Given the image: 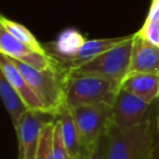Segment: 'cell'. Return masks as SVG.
<instances>
[{"label": "cell", "mask_w": 159, "mask_h": 159, "mask_svg": "<svg viewBox=\"0 0 159 159\" xmlns=\"http://www.w3.org/2000/svg\"><path fill=\"white\" fill-rule=\"evenodd\" d=\"M106 135V159H154L159 145L154 118L133 128L111 124Z\"/></svg>", "instance_id": "6da1fadb"}, {"label": "cell", "mask_w": 159, "mask_h": 159, "mask_svg": "<svg viewBox=\"0 0 159 159\" xmlns=\"http://www.w3.org/2000/svg\"><path fill=\"white\" fill-rule=\"evenodd\" d=\"M120 82L94 75L68 72L65 88V103L70 108L91 104L112 106Z\"/></svg>", "instance_id": "7a4b0ae2"}, {"label": "cell", "mask_w": 159, "mask_h": 159, "mask_svg": "<svg viewBox=\"0 0 159 159\" xmlns=\"http://www.w3.org/2000/svg\"><path fill=\"white\" fill-rule=\"evenodd\" d=\"M10 60L20 71V73L26 78L40 101L46 107L47 112L56 116L58 109L66 104L65 88L68 71L61 67L58 63L47 70H37L20 61L12 58Z\"/></svg>", "instance_id": "3957f363"}, {"label": "cell", "mask_w": 159, "mask_h": 159, "mask_svg": "<svg viewBox=\"0 0 159 159\" xmlns=\"http://www.w3.org/2000/svg\"><path fill=\"white\" fill-rule=\"evenodd\" d=\"M133 35L134 34H132L128 40L117 45L116 47L91 58L87 62L72 67L71 70H68V72L94 75L122 82V80L129 72Z\"/></svg>", "instance_id": "277c9868"}, {"label": "cell", "mask_w": 159, "mask_h": 159, "mask_svg": "<svg viewBox=\"0 0 159 159\" xmlns=\"http://www.w3.org/2000/svg\"><path fill=\"white\" fill-rule=\"evenodd\" d=\"M76 123L81 142L91 154L103 135H106L112 119V106L91 104L70 108Z\"/></svg>", "instance_id": "5b68a950"}, {"label": "cell", "mask_w": 159, "mask_h": 159, "mask_svg": "<svg viewBox=\"0 0 159 159\" xmlns=\"http://www.w3.org/2000/svg\"><path fill=\"white\" fill-rule=\"evenodd\" d=\"M155 103H147L133 93L119 88L112 104L111 124L118 128H133L153 118Z\"/></svg>", "instance_id": "8992f818"}, {"label": "cell", "mask_w": 159, "mask_h": 159, "mask_svg": "<svg viewBox=\"0 0 159 159\" xmlns=\"http://www.w3.org/2000/svg\"><path fill=\"white\" fill-rule=\"evenodd\" d=\"M0 53L37 70H47L57 65V62L50 55H47V52L32 50L16 40L2 27H0Z\"/></svg>", "instance_id": "52a82bcc"}, {"label": "cell", "mask_w": 159, "mask_h": 159, "mask_svg": "<svg viewBox=\"0 0 159 159\" xmlns=\"http://www.w3.org/2000/svg\"><path fill=\"white\" fill-rule=\"evenodd\" d=\"M83 35L73 27L62 30L57 37L50 43H42L47 55H50L61 67L67 70L68 65L76 56L80 47L84 43Z\"/></svg>", "instance_id": "ba28073f"}, {"label": "cell", "mask_w": 159, "mask_h": 159, "mask_svg": "<svg viewBox=\"0 0 159 159\" xmlns=\"http://www.w3.org/2000/svg\"><path fill=\"white\" fill-rule=\"evenodd\" d=\"M129 72L159 75V46L143 39L137 32L133 35Z\"/></svg>", "instance_id": "9c48e42d"}, {"label": "cell", "mask_w": 159, "mask_h": 159, "mask_svg": "<svg viewBox=\"0 0 159 159\" xmlns=\"http://www.w3.org/2000/svg\"><path fill=\"white\" fill-rule=\"evenodd\" d=\"M0 73L9 81V83L15 88V91L20 94L22 101L26 103L30 111H40V112H47L43 103L40 101L32 87L29 84L26 78L20 73V71L16 68V66L11 62V60L4 55H1L0 60ZM50 113V112H47ZM52 114V113H51Z\"/></svg>", "instance_id": "30bf717a"}, {"label": "cell", "mask_w": 159, "mask_h": 159, "mask_svg": "<svg viewBox=\"0 0 159 159\" xmlns=\"http://www.w3.org/2000/svg\"><path fill=\"white\" fill-rule=\"evenodd\" d=\"M120 87L147 103H155L159 97V75L128 72L122 80Z\"/></svg>", "instance_id": "8fae6325"}, {"label": "cell", "mask_w": 159, "mask_h": 159, "mask_svg": "<svg viewBox=\"0 0 159 159\" xmlns=\"http://www.w3.org/2000/svg\"><path fill=\"white\" fill-rule=\"evenodd\" d=\"M56 119L61 125V132H62V137H63V142H65L68 157L71 159H88L89 153L84 149L81 142L70 107L63 104L58 109L56 114Z\"/></svg>", "instance_id": "7c38bea8"}, {"label": "cell", "mask_w": 159, "mask_h": 159, "mask_svg": "<svg viewBox=\"0 0 159 159\" xmlns=\"http://www.w3.org/2000/svg\"><path fill=\"white\" fill-rule=\"evenodd\" d=\"M130 37V35H125V36H117V37H104V39H91L84 41V43L80 47V50L77 51L76 56L73 57V60L71 61V63L67 67V71L71 70L72 67L81 65L83 62L89 61L91 58L116 47L117 45L124 42L125 40H128Z\"/></svg>", "instance_id": "4fadbf2b"}, {"label": "cell", "mask_w": 159, "mask_h": 159, "mask_svg": "<svg viewBox=\"0 0 159 159\" xmlns=\"http://www.w3.org/2000/svg\"><path fill=\"white\" fill-rule=\"evenodd\" d=\"M0 94L6 108V112L16 129L20 124L22 117L30 111L26 103L22 101L20 94L15 91V88L9 83V81L0 73Z\"/></svg>", "instance_id": "5bb4252c"}, {"label": "cell", "mask_w": 159, "mask_h": 159, "mask_svg": "<svg viewBox=\"0 0 159 159\" xmlns=\"http://www.w3.org/2000/svg\"><path fill=\"white\" fill-rule=\"evenodd\" d=\"M0 27L5 29L11 36H14L16 40L25 43L26 46L31 47L32 50L39 51V52H46L43 45L40 43L39 40L35 37V35L22 24L16 22V21L1 15L0 16Z\"/></svg>", "instance_id": "9a60e30c"}, {"label": "cell", "mask_w": 159, "mask_h": 159, "mask_svg": "<svg viewBox=\"0 0 159 159\" xmlns=\"http://www.w3.org/2000/svg\"><path fill=\"white\" fill-rule=\"evenodd\" d=\"M137 34L149 42L159 46V0H152L144 24Z\"/></svg>", "instance_id": "2e32d148"}, {"label": "cell", "mask_w": 159, "mask_h": 159, "mask_svg": "<svg viewBox=\"0 0 159 159\" xmlns=\"http://www.w3.org/2000/svg\"><path fill=\"white\" fill-rule=\"evenodd\" d=\"M50 159H70L65 142H63V137H62V132H61V125L58 123V120H55L53 124V134H52V148H51V154H50Z\"/></svg>", "instance_id": "e0dca14e"}, {"label": "cell", "mask_w": 159, "mask_h": 159, "mask_svg": "<svg viewBox=\"0 0 159 159\" xmlns=\"http://www.w3.org/2000/svg\"><path fill=\"white\" fill-rule=\"evenodd\" d=\"M55 120L51 122V123H48L43 128V130H42V133L40 135L37 153H36V159H50L51 148H52V134H53V124H55Z\"/></svg>", "instance_id": "ac0fdd59"}, {"label": "cell", "mask_w": 159, "mask_h": 159, "mask_svg": "<svg viewBox=\"0 0 159 159\" xmlns=\"http://www.w3.org/2000/svg\"><path fill=\"white\" fill-rule=\"evenodd\" d=\"M106 150H107V135H103L96 148L89 154L88 159H106Z\"/></svg>", "instance_id": "d6986e66"}, {"label": "cell", "mask_w": 159, "mask_h": 159, "mask_svg": "<svg viewBox=\"0 0 159 159\" xmlns=\"http://www.w3.org/2000/svg\"><path fill=\"white\" fill-rule=\"evenodd\" d=\"M155 128H157V134L159 139V97L155 102Z\"/></svg>", "instance_id": "ffe728a7"}, {"label": "cell", "mask_w": 159, "mask_h": 159, "mask_svg": "<svg viewBox=\"0 0 159 159\" xmlns=\"http://www.w3.org/2000/svg\"><path fill=\"white\" fill-rule=\"evenodd\" d=\"M70 159H71V158H70Z\"/></svg>", "instance_id": "44dd1931"}]
</instances>
